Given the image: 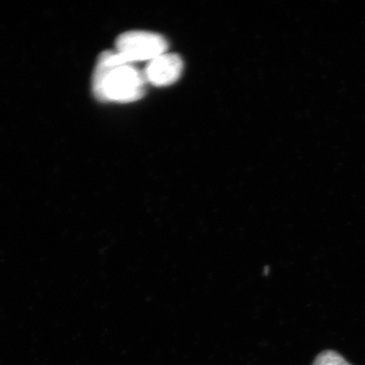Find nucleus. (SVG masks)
Wrapping results in <instances>:
<instances>
[{
	"label": "nucleus",
	"mask_w": 365,
	"mask_h": 365,
	"mask_svg": "<svg viewBox=\"0 0 365 365\" xmlns=\"http://www.w3.org/2000/svg\"><path fill=\"white\" fill-rule=\"evenodd\" d=\"M144 72L117 51L102 53L93 74V93L101 102L132 103L145 93Z\"/></svg>",
	"instance_id": "obj_1"
},
{
	"label": "nucleus",
	"mask_w": 365,
	"mask_h": 365,
	"mask_svg": "<svg viewBox=\"0 0 365 365\" xmlns=\"http://www.w3.org/2000/svg\"><path fill=\"white\" fill-rule=\"evenodd\" d=\"M167 40L158 34L131 31L120 35L116 40V51L128 63L148 61L167 53Z\"/></svg>",
	"instance_id": "obj_2"
},
{
	"label": "nucleus",
	"mask_w": 365,
	"mask_h": 365,
	"mask_svg": "<svg viewBox=\"0 0 365 365\" xmlns=\"http://www.w3.org/2000/svg\"><path fill=\"white\" fill-rule=\"evenodd\" d=\"M182 67L184 64L179 55L167 52L148 62L144 76L151 85L168 86L181 78Z\"/></svg>",
	"instance_id": "obj_3"
},
{
	"label": "nucleus",
	"mask_w": 365,
	"mask_h": 365,
	"mask_svg": "<svg viewBox=\"0 0 365 365\" xmlns=\"http://www.w3.org/2000/svg\"><path fill=\"white\" fill-rule=\"evenodd\" d=\"M313 365H351L346 361L344 357L341 356L339 353L327 350L322 352L314 359Z\"/></svg>",
	"instance_id": "obj_4"
}]
</instances>
